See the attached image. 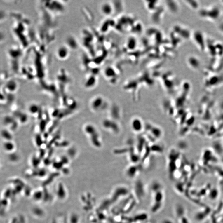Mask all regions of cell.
I'll return each mask as SVG.
<instances>
[{
  "label": "cell",
  "instance_id": "obj_1",
  "mask_svg": "<svg viewBox=\"0 0 223 223\" xmlns=\"http://www.w3.org/2000/svg\"><path fill=\"white\" fill-rule=\"evenodd\" d=\"M222 14L223 11L221 8L216 5H209L199 10L200 17L209 22L218 21L220 19Z\"/></svg>",
  "mask_w": 223,
  "mask_h": 223
},
{
  "label": "cell",
  "instance_id": "obj_2",
  "mask_svg": "<svg viewBox=\"0 0 223 223\" xmlns=\"http://www.w3.org/2000/svg\"><path fill=\"white\" fill-rule=\"evenodd\" d=\"M192 39L195 44L201 51L206 50L207 48V40L205 34L201 31L197 30L191 34Z\"/></svg>",
  "mask_w": 223,
  "mask_h": 223
},
{
  "label": "cell",
  "instance_id": "obj_3",
  "mask_svg": "<svg viewBox=\"0 0 223 223\" xmlns=\"http://www.w3.org/2000/svg\"><path fill=\"white\" fill-rule=\"evenodd\" d=\"M187 62L190 68L193 70H199L201 66V61L200 58L196 55H190L187 58Z\"/></svg>",
  "mask_w": 223,
  "mask_h": 223
},
{
  "label": "cell",
  "instance_id": "obj_4",
  "mask_svg": "<svg viewBox=\"0 0 223 223\" xmlns=\"http://www.w3.org/2000/svg\"><path fill=\"white\" fill-rule=\"evenodd\" d=\"M112 6L109 3H105L102 5V12L104 14L110 15L112 13Z\"/></svg>",
  "mask_w": 223,
  "mask_h": 223
},
{
  "label": "cell",
  "instance_id": "obj_5",
  "mask_svg": "<svg viewBox=\"0 0 223 223\" xmlns=\"http://www.w3.org/2000/svg\"><path fill=\"white\" fill-rule=\"evenodd\" d=\"M133 129H135L136 131H139L141 128V122L138 120H133Z\"/></svg>",
  "mask_w": 223,
  "mask_h": 223
},
{
  "label": "cell",
  "instance_id": "obj_6",
  "mask_svg": "<svg viewBox=\"0 0 223 223\" xmlns=\"http://www.w3.org/2000/svg\"><path fill=\"white\" fill-rule=\"evenodd\" d=\"M218 29L219 31L223 34V21L219 22L218 25Z\"/></svg>",
  "mask_w": 223,
  "mask_h": 223
}]
</instances>
